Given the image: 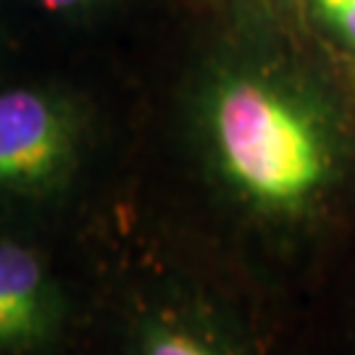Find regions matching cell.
<instances>
[{
	"mask_svg": "<svg viewBox=\"0 0 355 355\" xmlns=\"http://www.w3.org/2000/svg\"><path fill=\"white\" fill-rule=\"evenodd\" d=\"M179 114L205 182L255 221L305 218L340 182L343 137L329 108L237 45L198 55L182 79Z\"/></svg>",
	"mask_w": 355,
	"mask_h": 355,
	"instance_id": "cell-1",
	"label": "cell"
},
{
	"mask_svg": "<svg viewBox=\"0 0 355 355\" xmlns=\"http://www.w3.org/2000/svg\"><path fill=\"white\" fill-rule=\"evenodd\" d=\"M58 58L35 55L0 74V218L58 216L98 150V103Z\"/></svg>",
	"mask_w": 355,
	"mask_h": 355,
	"instance_id": "cell-2",
	"label": "cell"
},
{
	"mask_svg": "<svg viewBox=\"0 0 355 355\" xmlns=\"http://www.w3.org/2000/svg\"><path fill=\"white\" fill-rule=\"evenodd\" d=\"M35 232L0 218V355H45L64 334V284Z\"/></svg>",
	"mask_w": 355,
	"mask_h": 355,
	"instance_id": "cell-3",
	"label": "cell"
},
{
	"mask_svg": "<svg viewBox=\"0 0 355 355\" xmlns=\"http://www.w3.org/2000/svg\"><path fill=\"white\" fill-rule=\"evenodd\" d=\"M132 0H3L29 51L58 58L66 45L111 24Z\"/></svg>",
	"mask_w": 355,
	"mask_h": 355,
	"instance_id": "cell-4",
	"label": "cell"
},
{
	"mask_svg": "<svg viewBox=\"0 0 355 355\" xmlns=\"http://www.w3.org/2000/svg\"><path fill=\"white\" fill-rule=\"evenodd\" d=\"M129 355H237L198 308L158 305L145 311L129 337Z\"/></svg>",
	"mask_w": 355,
	"mask_h": 355,
	"instance_id": "cell-5",
	"label": "cell"
},
{
	"mask_svg": "<svg viewBox=\"0 0 355 355\" xmlns=\"http://www.w3.org/2000/svg\"><path fill=\"white\" fill-rule=\"evenodd\" d=\"M313 11L334 40L355 53V0H313Z\"/></svg>",
	"mask_w": 355,
	"mask_h": 355,
	"instance_id": "cell-6",
	"label": "cell"
},
{
	"mask_svg": "<svg viewBox=\"0 0 355 355\" xmlns=\"http://www.w3.org/2000/svg\"><path fill=\"white\" fill-rule=\"evenodd\" d=\"M26 58H35V53L29 51L24 35L19 32V26L11 19L8 8L0 0V74L13 69V66H19Z\"/></svg>",
	"mask_w": 355,
	"mask_h": 355,
	"instance_id": "cell-7",
	"label": "cell"
}]
</instances>
